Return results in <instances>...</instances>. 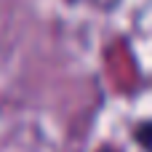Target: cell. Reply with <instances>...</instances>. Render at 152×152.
<instances>
[{
  "label": "cell",
  "instance_id": "7a4b0ae2",
  "mask_svg": "<svg viewBox=\"0 0 152 152\" xmlns=\"http://www.w3.org/2000/svg\"><path fill=\"white\" fill-rule=\"evenodd\" d=\"M96 152H120V150H118V147H99Z\"/></svg>",
  "mask_w": 152,
  "mask_h": 152
},
{
  "label": "cell",
  "instance_id": "6da1fadb",
  "mask_svg": "<svg viewBox=\"0 0 152 152\" xmlns=\"http://www.w3.org/2000/svg\"><path fill=\"white\" fill-rule=\"evenodd\" d=\"M131 136H134V142H136L142 150L152 152V120H142V123H136L134 131H131Z\"/></svg>",
  "mask_w": 152,
  "mask_h": 152
}]
</instances>
